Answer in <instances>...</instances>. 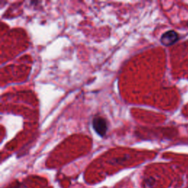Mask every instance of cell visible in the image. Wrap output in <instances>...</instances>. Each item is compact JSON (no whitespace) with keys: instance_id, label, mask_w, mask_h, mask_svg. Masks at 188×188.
I'll return each instance as SVG.
<instances>
[{"instance_id":"obj_2","label":"cell","mask_w":188,"mask_h":188,"mask_svg":"<svg viewBox=\"0 0 188 188\" xmlns=\"http://www.w3.org/2000/svg\"><path fill=\"white\" fill-rule=\"evenodd\" d=\"M179 40V35L173 30L167 31L160 37V42L165 46L173 45Z\"/></svg>"},{"instance_id":"obj_1","label":"cell","mask_w":188,"mask_h":188,"mask_svg":"<svg viewBox=\"0 0 188 188\" xmlns=\"http://www.w3.org/2000/svg\"><path fill=\"white\" fill-rule=\"evenodd\" d=\"M93 127L95 132L101 137H104L107 132V124L106 120L102 117H96L93 120Z\"/></svg>"}]
</instances>
